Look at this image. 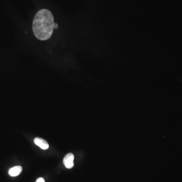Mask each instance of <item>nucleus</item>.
<instances>
[{"label":"nucleus","mask_w":182,"mask_h":182,"mask_svg":"<svg viewBox=\"0 0 182 182\" xmlns=\"http://www.w3.org/2000/svg\"><path fill=\"white\" fill-rule=\"evenodd\" d=\"M22 170V168L21 166H16L10 169L9 175L11 177H16L21 174Z\"/></svg>","instance_id":"nucleus-4"},{"label":"nucleus","mask_w":182,"mask_h":182,"mask_svg":"<svg viewBox=\"0 0 182 182\" xmlns=\"http://www.w3.org/2000/svg\"><path fill=\"white\" fill-rule=\"evenodd\" d=\"M58 27V25L57 23H55L54 24V28H55V29H57Z\"/></svg>","instance_id":"nucleus-6"},{"label":"nucleus","mask_w":182,"mask_h":182,"mask_svg":"<svg viewBox=\"0 0 182 182\" xmlns=\"http://www.w3.org/2000/svg\"><path fill=\"white\" fill-rule=\"evenodd\" d=\"M74 156L71 153L66 155L63 159V163L67 169H70L74 167Z\"/></svg>","instance_id":"nucleus-2"},{"label":"nucleus","mask_w":182,"mask_h":182,"mask_svg":"<svg viewBox=\"0 0 182 182\" xmlns=\"http://www.w3.org/2000/svg\"><path fill=\"white\" fill-rule=\"evenodd\" d=\"M36 182H45V180L43 178H39L38 179L36 180Z\"/></svg>","instance_id":"nucleus-5"},{"label":"nucleus","mask_w":182,"mask_h":182,"mask_svg":"<svg viewBox=\"0 0 182 182\" xmlns=\"http://www.w3.org/2000/svg\"><path fill=\"white\" fill-rule=\"evenodd\" d=\"M54 24L52 13L48 10H40L35 15L32 23L34 35L39 40H48L52 35Z\"/></svg>","instance_id":"nucleus-1"},{"label":"nucleus","mask_w":182,"mask_h":182,"mask_svg":"<svg viewBox=\"0 0 182 182\" xmlns=\"http://www.w3.org/2000/svg\"><path fill=\"white\" fill-rule=\"evenodd\" d=\"M34 143L35 144L39 146V147L43 150H47L49 148V145L45 140L42 138H36L34 139Z\"/></svg>","instance_id":"nucleus-3"}]
</instances>
